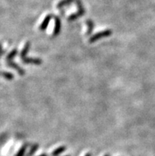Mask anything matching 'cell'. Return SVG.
<instances>
[{"mask_svg": "<svg viewBox=\"0 0 155 156\" xmlns=\"http://www.w3.org/2000/svg\"><path fill=\"white\" fill-rule=\"evenodd\" d=\"M111 34H112V31L110 30H104V31L102 32H99V33H97V34H96L95 35L93 36L92 37L90 38V42L92 43V42H94L96 41H97V40L100 39V38L104 37H108V36L111 35Z\"/></svg>", "mask_w": 155, "mask_h": 156, "instance_id": "obj_1", "label": "cell"}, {"mask_svg": "<svg viewBox=\"0 0 155 156\" xmlns=\"http://www.w3.org/2000/svg\"><path fill=\"white\" fill-rule=\"evenodd\" d=\"M7 63V65L9 66V67H13V68H14V69H15L16 71H18V72H19L20 75H23L24 73H25V72H24L23 70H22V68H21V67H20L18 65V64H16V63H14V62H12V61H7V63Z\"/></svg>", "mask_w": 155, "mask_h": 156, "instance_id": "obj_2", "label": "cell"}, {"mask_svg": "<svg viewBox=\"0 0 155 156\" xmlns=\"http://www.w3.org/2000/svg\"><path fill=\"white\" fill-rule=\"evenodd\" d=\"M25 63H33V64H41V60L40 59H31V58H25L23 59Z\"/></svg>", "mask_w": 155, "mask_h": 156, "instance_id": "obj_3", "label": "cell"}, {"mask_svg": "<svg viewBox=\"0 0 155 156\" xmlns=\"http://www.w3.org/2000/svg\"><path fill=\"white\" fill-rule=\"evenodd\" d=\"M30 46V44L29 43V42H27V43L26 44V45L24 46L23 49H22V52H21V59H22V60L26 58V54H27L28 51H29Z\"/></svg>", "mask_w": 155, "mask_h": 156, "instance_id": "obj_4", "label": "cell"}, {"mask_svg": "<svg viewBox=\"0 0 155 156\" xmlns=\"http://www.w3.org/2000/svg\"><path fill=\"white\" fill-rule=\"evenodd\" d=\"M66 147L65 146H61L59 147H58L57 149H55L54 151H53L52 153L51 154V156H57L59 155V154H61V153H63V151H64L65 150H66Z\"/></svg>", "mask_w": 155, "mask_h": 156, "instance_id": "obj_5", "label": "cell"}, {"mask_svg": "<svg viewBox=\"0 0 155 156\" xmlns=\"http://www.w3.org/2000/svg\"><path fill=\"white\" fill-rule=\"evenodd\" d=\"M51 16H47L45 18V19L44 20V22H42L41 26H40V30H45L46 28H47L48 25V22H49L50 19H51Z\"/></svg>", "mask_w": 155, "mask_h": 156, "instance_id": "obj_6", "label": "cell"}, {"mask_svg": "<svg viewBox=\"0 0 155 156\" xmlns=\"http://www.w3.org/2000/svg\"><path fill=\"white\" fill-rule=\"evenodd\" d=\"M17 53H18V51H17V50H16V49L12 50V51H10V53L8 54L7 56H6V62H7V61H11V59H13V58H14L16 55H17Z\"/></svg>", "mask_w": 155, "mask_h": 156, "instance_id": "obj_7", "label": "cell"}, {"mask_svg": "<svg viewBox=\"0 0 155 156\" xmlns=\"http://www.w3.org/2000/svg\"><path fill=\"white\" fill-rule=\"evenodd\" d=\"M60 30V22L58 18H55V31H54V35H57L59 33Z\"/></svg>", "mask_w": 155, "mask_h": 156, "instance_id": "obj_8", "label": "cell"}, {"mask_svg": "<svg viewBox=\"0 0 155 156\" xmlns=\"http://www.w3.org/2000/svg\"><path fill=\"white\" fill-rule=\"evenodd\" d=\"M0 75L3 76L5 79H8V80H10V79H14V75H12V74L9 73V72H5V71H2V72H0Z\"/></svg>", "mask_w": 155, "mask_h": 156, "instance_id": "obj_9", "label": "cell"}, {"mask_svg": "<svg viewBox=\"0 0 155 156\" xmlns=\"http://www.w3.org/2000/svg\"><path fill=\"white\" fill-rule=\"evenodd\" d=\"M38 147H39V145H38V144L33 145V146H32V147H31V149H30V152H29L27 154H26V156H32V155H33V154L34 153H35L36 151L37 150Z\"/></svg>", "mask_w": 155, "mask_h": 156, "instance_id": "obj_10", "label": "cell"}, {"mask_svg": "<svg viewBox=\"0 0 155 156\" xmlns=\"http://www.w3.org/2000/svg\"><path fill=\"white\" fill-rule=\"evenodd\" d=\"M27 147H28L27 144L24 145L22 148L20 149V151L18 152V154H16L15 156H24V154H25V152H26V148H27Z\"/></svg>", "mask_w": 155, "mask_h": 156, "instance_id": "obj_11", "label": "cell"}, {"mask_svg": "<svg viewBox=\"0 0 155 156\" xmlns=\"http://www.w3.org/2000/svg\"><path fill=\"white\" fill-rule=\"evenodd\" d=\"M71 1H72V0H66V1H63V2H59V5H58V7H61V6H63V5H64V4H66V3H70Z\"/></svg>", "mask_w": 155, "mask_h": 156, "instance_id": "obj_12", "label": "cell"}, {"mask_svg": "<svg viewBox=\"0 0 155 156\" xmlns=\"http://www.w3.org/2000/svg\"><path fill=\"white\" fill-rule=\"evenodd\" d=\"M4 51L3 49H2V45L0 44V58H1V56H2V55L3 54Z\"/></svg>", "mask_w": 155, "mask_h": 156, "instance_id": "obj_13", "label": "cell"}, {"mask_svg": "<svg viewBox=\"0 0 155 156\" xmlns=\"http://www.w3.org/2000/svg\"><path fill=\"white\" fill-rule=\"evenodd\" d=\"M39 156H48V155L47 154H41V155H39Z\"/></svg>", "mask_w": 155, "mask_h": 156, "instance_id": "obj_14", "label": "cell"}, {"mask_svg": "<svg viewBox=\"0 0 155 156\" xmlns=\"http://www.w3.org/2000/svg\"><path fill=\"white\" fill-rule=\"evenodd\" d=\"M86 156H91V154L90 153H88V154H86Z\"/></svg>", "mask_w": 155, "mask_h": 156, "instance_id": "obj_15", "label": "cell"}, {"mask_svg": "<svg viewBox=\"0 0 155 156\" xmlns=\"http://www.w3.org/2000/svg\"><path fill=\"white\" fill-rule=\"evenodd\" d=\"M104 156H110L109 154H106V155H104Z\"/></svg>", "mask_w": 155, "mask_h": 156, "instance_id": "obj_16", "label": "cell"}]
</instances>
